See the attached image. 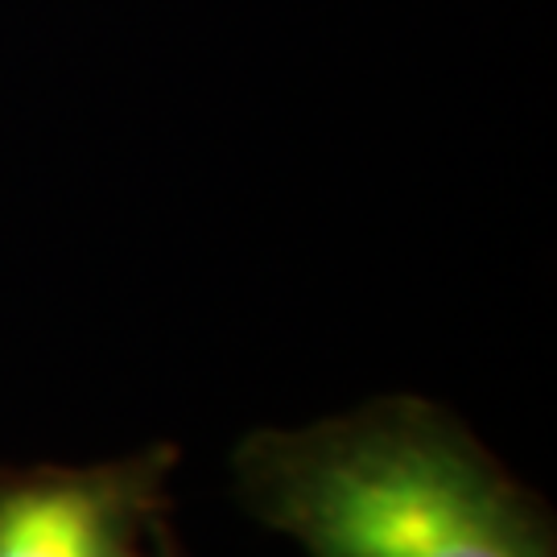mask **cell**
I'll return each instance as SVG.
<instances>
[{
  "label": "cell",
  "instance_id": "cell-2",
  "mask_svg": "<svg viewBox=\"0 0 557 557\" xmlns=\"http://www.w3.org/2000/svg\"><path fill=\"white\" fill-rule=\"evenodd\" d=\"M174 446L87 467L0 471V557H153Z\"/></svg>",
  "mask_w": 557,
  "mask_h": 557
},
{
  "label": "cell",
  "instance_id": "cell-3",
  "mask_svg": "<svg viewBox=\"0 0 557 557\" xmlns=\"http://www.w3.org/2000/svg\"><path fill=\"white\" fill-rule=\"evenodd\" d=\"M153 557H182L178 541H174V533H170V524L161 520L158 537H153Z\"/></svg>",
  "mask_w": 557,
  "mask_h": 557
},
{
  "label": "cell",
  "instance_id": "cell-1",
  "mask_svg": "<svg viewBox=\"0 0 557 557\" xmlns=\"http://www.w3.org/2000/svg\"><path fill=\"white\" fill-rule=\"evenodd\" d=\"M232 471L239 504L310 557H557L545 504L425 397L252 430Z\"/></svg>",
  "mask_w": 557,
  "mask_h": 557
}]
</instances>
